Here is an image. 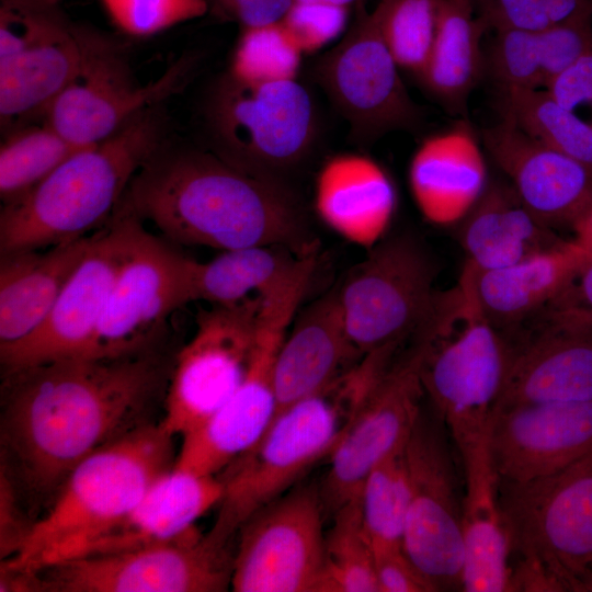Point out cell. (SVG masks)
I'll list each match as a JSON object with an SVG mask.
<instances>
[{
    "mask_svg": "<svg viewBox=\"0 0 592 592\" xmlns=\"http://www.w3.org/2000/svg\"><path fill=\"white\" fill-rule=\"evenodd\" d=\"M153 345L116 357L72 356L4 373V465L29 506H48L88 456L136 426L170 377Z\"/></svg>",
    "mask_w": 592,
    "mask_h": 592,
    "instance_id": "6da1fadb",
    "label": "cell"
},
{
    "mask_svg": "<svg viewBox=\"0 0 592 592\" xmlns=\"http://www.w3.org/2000/svg\"><path fill=\"white\" fill-rule=\"evenodd\" d=\"M118 205L181 244L224 251L283 246L297 255L317 247L284 182L168 139L139 168Z\"/></svg>",
    "mask_w": 592,
    "mask_h": 592,
    "instance_id": "7a4b0ae2",
    "label": "cell"
},
{
    "mask_svg": "<svg viewBox=\"0 0 592 592\" xmlns=\"http://www.w3.org/2000/svg\"><path fill=\"white\" fill-rule=\"evenodd\" d=\"M167 139L161 103L80 149L23 197L2 205L0 254L45 249L104 227L133 177Z\"/></svg>",
    "mask_w": 592,
    "mask_h": 592,
    "instance_id": "3957f363",
    "label": "cell"
},
{
    "mask_svg": "<svg viewBox=\"0 0 592 592\" xmlns=\"http://www.w3.org/2000/svg\"><path fill=\"white\" fill-rule=\"evenodd\" d=\"M388 367L386 354H366L321 391L277 412L261 439L224 469L219 510L207 534L232 546L253 513L295 487L314 464L329 457Z\"/></svg>",
    "mask_w": 592,
    "mask_h": 592,
    "instance_id": "277c9868",
    "label": "cell"
},
{
    "mask_svg": "<svg viewBox=\"0 0 592 592\" xmlns=\"http://www.w3.org/2000/svg\"><path fill=\"white\" fill-rule=\"evenodd\" d=\"M172 437L160 423H144L83 459L1 571L33 576L82 556L173 467Z\"/></svg>",
    "mask_w": 592,
    "mask_h": 592,
    "instance_id": "5b68a950",
    "label": "cell"
},
{
    "mask_svg": "<svg viewBox=\"0 0 592 592\" xmlns=\"http://www.w3.org/2000/svg\"><path fill=\"white\" fill-rule=\"evenodd\" d=\"M422 383L459 456L488 442L512 342L480 309L469 274L439 294L426 319Z\"/></svg>",
    "mask_w": 592,
    "mask_h": 592,
    "instance_id": "8992f818",
    "label": "cell"
},
{
    "mask_svg": "<svg viewBox=\"0 0 592 592\" xmlns=\"http://www.w3.org/2000/svg\"><path fill=\"white\" fill-rule=\"evenodd\" d=\"M498 496L511 591L592 592V453L546 476L498 480Z\"/></svg>",
    "mask_w": 592,
    "mask_h": 592,
    "instance_id": "52a82bcc",
    "label": "cell"
},
{
    "mask_svg": "<svg viewBox=\"0 0 592 592\" xmlns=\"http://www.w3.org/2000/svg\"><path fill=\"white\" fill-rule=\"evenodd\" d=\"M204 119L214 152L280 182L306 159L317 133L314 101L297 80L249 82L226 72L207 95Z\"/></svg>",
    "mask_w": 592,
    "mask_h": 592,
    "instance_id": "ba28073f",
    "label": "cell"
},
{
    "mask_svg": "<svg viewBox=\"0 0 592 592\" xmlns=\"http://www.w3.org/2000/svg\"><path fill=\"white\" fill-rule=\"evenodd\" d=\"M308 285V276L295 271L260 295L255 344L246 376L225 405L182 435L174 468L217 475L269 429L276 414L275 358Z\"/></svg>",
    "mask_w": 592,
    "mask_h": 592,
    "instance_id": "9c48e42d",
    "label": "cell"
},
{
    "mask_svg": "<svg viewBox=\"0 0 592 592\" xmlns=\"http://www.w3.org/2000/svg\"><path fill=\"white\" fill-rule=\"evenodd\" d=\"M434 278L432 260L409 235L368 249L337 287L349 340L361 357L411 339L435 304Z\"/></svg>",
    "mask_w": 592,
    "mask_h": 592,
    "instance_id": "30bf717a",
    "label": "cell"
},
{
    "mask_svg": "<svg viewBox=\"0 0 592 592\" xmlns=\"http://www.w3.org/2000/svg\"><path fill=\"white\" fill-rule=\"evenodd\" d=\"M234 550L192 527L171 540L52 565L34 574L33 591H226L231 585Z\"/></svg>",
    "mask_w": 592,
    "mask_h": 592,
    "instance_id": "8fae6325",
    "label": "cell"
},
{
    "mask_svg": "<svg viewBox=\"0 0 592 592\" xmlns=\"http://www.w3.org/2000/svg\"><path fill=\"white\" fill-rule=\"evenodd\" d=\"M79 31L80 71L44 115L45 123L77 146H92L114 135L143 110L179 92L192 72L193 57L183 56L140 86L114 39L80 23Z\"/></svg>",
    "mask_w": 592,
    "mask_h": 592,
    "instance_id": "7c38bea8",
    "label": "cell"
},
{
    "mask_svg": "<svg viewBox=\"0 0 592 592\" xmlns=\"http://www.w3.org/2000/svg\"><path fill=\"white\" fill-rule=\"evenodd\" d=\"M447 436L436 412L422 408L405 445L410 503L402 548L436 591H462L464 492Z\"/></svg>",
    "mask_w": 592,
    "mask_h": 592,
    "instance_id": "4fadbf2b",
    "label": "cell"
},
{
    "mask_svg": "<svg viewBox=\"0 0 592 592\" xmlns=\"http://www.w3.org/2000/svg\"><path fill=\"white\" fill-rule=\"evenodd\" d=\"M399 69L376 13L360 4L339 43L316 61L312 77L348 122L350 138L362 145L392 130H412L421 122Z\"/></svg>",
    "mask_w": 592,
    "mask_h": 592,
    "instance_id": "5bb4252c",
    "label": "cell"
},
{
    "mask_svg": "<svg viewBox=\"0 0 592 592\" xmlns=\"http://www.w3.org/2000/svg\"><path fill=\"white\" fill-rule=\"evenodd\" d=\"M325 505L316 485L293 487L253 513L234 550L236 592H320L326 566Z\"/></svg>",
    "mask_w": 592,
    "mask_h": 592,
    "instance_id": "9a60e30c",
    "label": "cell"
},
{
    "mask_svg": "<svg viewBox=\"0 0 592 592\" xmlns=\"http://www.w3.org/2000/svg\"><path fill=\"white\" fill-rule=\"evenodd\" d=\"M260 305L258 294L198 312L169 377L160 424L170 435L200 426L238 389L253 354Z\"/></svg>",
    "mask_w": 592,
    "mask_h": 592,
    "instance_id": "2e32d148",
    "label": "cell"
},
{
    "mask_svg": "<svg viewBox=\"0 0 592 592\" xmlns=\"http://www.w3.org/2000/svg\"><path fill=\"white\" fill-rule=\"evenodd\" d=\"M428 345L429 331L423 323L412 335L409 350L395 358L357 409L329 456L320 489L326 512L334 513L356 498L371 470L405 447L423 408L422 366Z\"/></svg>",
    "mask_w": 592,
    "mask_h": 592,
    "instance_id": "e0dca14e",
    "label": "cell"
},
{
    "mask_svg": "<svg viewBox=\"0 0 592 592\" xmlns=\"http://www.w3.org/2000/svg\"><path fill=\"white\" fill-rule=\"evenodd\" d=\"M143 228L139 218L117 205L110 221L95 231L44 322L24 339L0 348L4 373L88 355L116 276Z\"/></svg>",
    "mask_w": 592,
    "mask_h": 592,
    "instance_id": "ac0fdd59",
    "label": "cell"
},
{
    "mask_svg": "<svg viewBox=\"0 0 592 592\" xmlns=\"http://www.w3.org/2000/svg\"><path fill=\"white\" fill-rule=\"evenodd\" d=\"M194 264L143 228L116 276L87 356H123L158 344L171 314L192 301Z\"/></svg>",
    "mask_w": 592,
    "mask_h": 592,
    "instance_id": "d6986e66",
    "label": "cell"
},
{
    "mask_svg": "<svg viewBox=\"0 0 592 592\" xmlns=\"http://www.w3.org/2000/svg\"><path fill=\"white\" fill-rule=\"evenodd\" d=\"M488 449L499 481L555 473L592 453V400L499 409Z\"/></svg>",
    "mask_w": 592,
    "mask_h": 592,
    "instance_id": "ffe728a7",
    "label": "cell"
},
{
    "mask_svg": "<svg viewBox=\"0 0 592 592\" xmlns=\"http://www.w3.org/2000/svg\"><path fill=\"white\" fill-rule=\"evenodd\" d=\"M488 153L521 202L554 228L570 226L592 201V172L509 118L482 129Z\"/></svg>",
    "mask_w": 592,
    "mask_h": 592,
    "instance_id": "44dd1931",
    "label": "cell"
},
{
    "mask_svg": "<svg viewBox=\"0 0 592 592\" xmlns=\"http://www.w3.org/2000/svg\"><path fill=\"white\" fill-rule=\"evenodd\" d=\"M83 56L79 23L61 8L31 16L21 49L0 60L1 127L44 116L55 99L78 76Z\"/></svg>",
    "mask_w": 592,
    "mask_h": 592,
    "instance_id": "7402d4cb",
    "label": "cell"
},
{
    "mask_svg": "<svg viewBox=\"0 0 592 592\" xmlns=\"http://www.w3.org/2000/svg\"><path fill=\"white\" fill-rule=\"evenodd\" d=\"M511 342V361L496 411L592 400V328L542 318L533 331Z\"/></svg>",
    "mask_w": 592,
    "mask_h": 592,
    "instance_id": "603a6c76",
    "label": "cell"
},
{
    "mask_svg": "<svg viewBox=\"0 0 592 592\" xmlns=\"http://www.w3.org/2000/svg\"><path fill=\"white\" fill-rule=\"evenodd\" d=\"M360 358L334 287L295 315L282 341L274 364L276 413L321 391Z\"/></svg>",
    "mask_w": 592,
    "mask_h": 592,
    "instance_id": "cb8c5ba5",
    "label": "cell"
},
{
    "mask_svg": "<svg viewBox=\"0 0 592 592\" xmlns=\"http://www.w3.org/2000/svg\"><path fill=\"white\" fill-rule=\"evenodd\" d=\"M397 204L392 181L374 159L339 153L321 167L315 184L320 219L351 243L371 249L385 238Z\"/></svg>",
    "mask_w": 592,
    "mask_h": 592,
    "instance_id": "d4e9b609",
    "label": "cell"
},
{
    "mask_svg": "<svg viewBox=\"0 0 592 592\" xmlns=\"http://www.w3.org/2000/svg\"><path fill=\"white\" fill-rule=\"evenodd\" d=\"M590 260L570 239L505 267L464 269L480 309L502 331L542 314Z\"/></svg>",
    "mask_w": 592,
    "mask_h": 592,
    "instance_id": "484cf974",
    "label": "cell"
},
{
    "mask_svg": "<svg viewBox=\"0 0 592 592\" xmlns=\"http://www.w3.org/2000/svg\"><path fill=\"white\" fill-rule=\"evenodd\" d=\"M486 163L469 127L424 139L409 167V185L422 216L436 226L460 223L486 190Z\"/></svg>",
    "mask_w": 592,
    "mask_h": 592,
    "instance_id": "4316f807",
    "label": "cell"
},
{
    "mask_svg": "<svg viewBox=\"0 0 592 592\" xmlns=\"http://www.w3.org/2000/svg\"><path fill=\"white\" fill-rule=\"evenodd\" d=\"M460 459L465 478L462 591L511 592L510 537L488 442Z\"/></svg>",
    "mask_w": 592,
    "mask_h": 592,
    "instance_id": "83f0119b",
    "label": "cell"
},
{
    "mask_svg": "<svg viewBox=\"0 0 592 592\" xmlns=\"http://www.w3.org/2000/svg\"><path fill=\"white\" fill-rule=\"evenodd\" d=\"M224 492L216 475L172 467L159 476L130 512L82 555L116 553L171 540L192 527ZM80 556V557H82Z\"/></svg>",
    "mask_w": 592,
    "mask_h": 592,
    "instance_id": "f1b7e54d",
    "label": "cell"
},
{
    "mask_svg": "<svg viewBox=\"0 0 592 592\" xmlns=\"http://www.w3.org/2000/svg\"><path fill=\"white\" fill-rule=\"evenodd\" d=\"M94 235L45 249L0 254V348L24 339L44 322Z\"/></svg>",
    "mask_w": 592,
    "mask_h": 592,
    "instance_id": "f546056e",
    "label": "cell"
},
{
    "mask_svg": "<svg viewBox=\"0 0 592 592\" xmlns=\"http://www.w3.org/2000/svg\"><path fill=\"white\" fill-rule=\"evenodd\" d=\"M460 223L465 265L476 272L509 266L565 241L521 202L509 183L487 185Z\"/></svg>",
    "mask_w": 592,
    "mask_h": 592,
    "instance_id": "4dcf8cb0",
    "label": "cell"
},
{
    "mask_svg": "<svg viewBox=\"0 0 592 592\" xmlns=\"http://www.w3.org/2000/svg\"><path fill=\"white\" fill-rule=\"evenodd\" d=\"M475 0H434L435 30L417 77L447 112L464 115L483 68L480 42L488 26L474 13Z\"/></svg>",
    "mask_w": 592,
    "mask_h": 592,
    "instance_id": "1f68e13d",
    "label": "cell"
},
{
    "mask_svg": "<svg viewBox=\"0 0 592 592\" xmlns=\"http://www.w3.org/2000/svg\"><path fill=\"white\" fill-rule=\"evenodd\" d=\"M592 50V11L540 31H497L488 68L499 88L543 89Z\"/></svg>",
    "mask_w": 592,
    "mask_h": 592,
    "instance_id": "d6a6232c",
    "label": "cell"
},
{
    "mask_svg": "<svg viewBox=\"0 0 592 592\" xmlns=\"http://www.w3.org/2000/svg\"><path fill=\"white\" fill-rule=\"evenodd\" d=\"M297 257L283 246H252L225 250L208 262L195 261L192 301L232 305L261 294Z\"/></svg>",
    "mask_w": 592,
    "mask_h": 592,
    "instance_id": "836d02e7",
    "label": "cell"
},
{
    "mask_svg": "<svg viewBox=\"0 0 592 592\" xmlns=\"http://www.w3.org/2000/svg\"><path fill=\"white\" fill-rule=\"evenodd\" d=\"M499 89L502 117L592 172V123L561 106L546 90Z\"/></svg>",
    "mask_w": 592,
    "mask_h": 592,
    "instance_id": "e575fe53",
    "label": "cell"
},
{
    "mask_svg": "<svg viewBox=\"0 0 592 592\" xmlns=\"http://www.w3.org/2000/svg\"><path fill=\"white\" fill-rule=\"evenodd\" d=\"M9 133L0 148L2 205L23 197L83 148L64 138L45 122Z\"/></svg>",
    "mask_w": 592,
    "mask_h": 592,
    "instance_id": "d590c367",
    "label": "cell"
},
{
    "mask_svg": "<svg viewBox=\"0 0 592 592\" xmlns=\"http://www.w3.org/2000/svg\"><path fill=\"white\" fill-rule=\"evenodd\" d=\"M357 497L362 526L373 550L402 547L410 503L405 447L371 470Z\"/></svg>",
    "mask_w": 592,
    "mask_h": 592,
    "instance_id": "8d00e7d4",
    "label": "cell"
},
{
    "mask_svg": "<svg viewBox=\"0 0 592 592\" xmlns=\"http://www.w3.org/2000/svg\"><path fill=\"white\" fill-rule=\"evenodd\" d=\"M326 538L320 592H379L373 548L364 533L358 497L333 513Z\"/></svg>",
    "mask_w": 592,
    "mask_h": 592,
    "instance_id": "74e56055",
    "label": "cell"
},
{
    "mask_svg": "<svg viewBox=\"0 0 592 592\" xmlns=\"http://www.w3.org/2000/svg\"><path fill=\"white\" fill-rule=\"evenodd\" d=\"M303 55L281 21L241 29L228 72L249 82L296 80Z\"/></svg>",
    "mask_w": 592,
    "mask_h": 592,
    "instance_id": "f35d334b",
    "label": "cell"
},
{
    "mask_svg": "<svg viewBox=\"0 0 592 592\" xmlns=\"http://www.w3.org/2000/svg\"><path fill=\"white\" fill-rule=\"evenodd\" d=\"M374 12L399 68L418 77L434 37V0H378Z\"/></svg>",
    "mask_w": 592,
    "mask_h": 592,
    "instance_id": "ab89813d",
    "label": "cell"
},
{
    "mask_svg": "<svg viewBox=\"0 0 592 592\" xmlns=\"http://www.w3.org/2000/svg\"><path fill=\"white\" fill-rule=\"evenodd\" d=\"M113 24L134 37H147L208 13L205 0H101Z\"/></svg>",
    "mask_w": 592,
    "mask_h": 592,
    "instance_id": "60d3db41",
    "label": "cell"
},
{
    "mask_svg": "<svg viewBox=\"0 0 592 592\" xmlns=\"http://www.w3.org/2000/svg\"><path fill=\"white\" fill-rule=\"evenodd\" d=\"M592 11V0H489L479 15L488 29L540 31Z\"/></svg>",
    "mask_w": 592,
    "mask_h": 592,
    "instance_id": "b9f144b4",
    "label": "cell"
},
{
    "mask_svg": "<svg viewBox=\"0 0 592 592\" xmlns=\"http://www.w3.org/2000/svg\"><path fill=\"white\" fill-rule=\"evenodd\" d=\"M348 9L295 1L281 22L303 54H311L341 35L346 25Z\"/></svg>",
    "mask_w": 592,
    "mask_h": 592,
    "instance_id": "7bdbcfd3",
    "label": "cell"
},
{
    "mask_svg": "<svg viewBox=\"0 0 592 592\" xmlns=\"http://www.w3.org/2000/svg\"><path fill=\"white\" fill-rule=\"evenodd\" d=\"M373 551L379 592L436 591L402 547L378 548Z\"/></svg>",
    "mask_w": 592,
    "mask_h": 592,
    "instance_id": "ee69618b",
    "label": "cell"
},
{
    "mask_svg": "<svg viewBox=\"0 0 592 592\" xmlns=\"http://www.w3.org/2000/svg\"><path fill=\"white\" fill-rule=\"evenodd\" d=\"M538 316L565 325L592 328V260Z\"/></svg>",
    "mask_w": 592,
    "mask_h": 592,
    "instance_id": "f6af8a7d",
    "label": "cell"
},
{
    "mask_svg": "<svg viewBox=\"0 0 592 592\" xmlns=\"http://www.w3.org/2000/svg\"><path fill=\"white\" fill-rule=\"evenodd\" d=\"M208 13L238 23L241 29L281 21L295 0H205Z\"/></svg>",
    "mask_w": 592,
    "mask_h": 592,
    "instance_id": "bcb514c9",
    "label": "cell"
},
{
    "mask_svg": "<svg viewBox=\"0 0 592 592\" xmlns=\"http://www.w3.org/2000/svg\"><path fill=\"white\" fill-rule=\"evenodd\" d=\"M20 493L8 471L1 467L0 483V537L1 560L13 557L24 543L31 526L22 519L19 506Z\"/></svg>",
    "mask_w": 592,
    "mask_h": 592,
    "instance_id": "7dc6e473",
    "label": "cell"
},
{
    "mask_svg": "<svg viewBox=\"0 0 592 592\" xmlns=\"http://www.w3.org/2000/svg\"><path fill=\"white\" fill-rule=\"evenodd\" d=\"M546 91L563 107L592 105V50L557 76Z\"/></svg>",
    "mask_w": 592,
    "mask_h": 592,
    "instance_id": "c3c4849f",
    "label": "cell"
},
{
    "mask_svg": "<svg viewBox=\"0 0 592 592\" xmlns=\"http://www.w3.org/2000/svg\"><path fill=\"white\" fill-rule=\"evenodd\" d=\"M572 240L581 247L592 260V201L571 225Z\"/></svg>",
    "mask_w": 592,
    "mask_h": 592,
    "instance_id": "681fc988",
    "label": "cell"
},
{
    "mask_svg": "<svg viewBox=\"0 0 592 592\" xmlns=\"http://www.w3.org/2000/svg\"><path fill=\"white\" fill-rule=\"evenodd\" d=\"M298 2H319L349 8L351 5L365 4L366 0H295Z\"/></svg>",
    "mask_w": 592,
    "mask_h": 592,
    "instance_id": "f907efd6",
    "label": "cell"
},
{
    "mask_svg": "<svg viewBox=\"0 0 592 592\" xmlns=\"http://www.w3.org/2000/svg\"><path fill=\"white\" fill-rule=\"evenodd\" d=\"M489 0H475V2L478 3L479 8H481L482 5H485Z\"/></svg>",
    "mask_w": 592,
    "mask_h": 592,
    "instance_id": "816d5d0a",
    "label": "cell"
},
{
    "mask_svg": "<svg viewBox=\"0 0 592 592\" xmlns=\"http://www.w3.org/2000/svg\"><path fill=\"white\" fill-rule=\"evenodd\" d=\"M42 1H57V2H61V0H42Z\"/></svg>",
    "mask_w": 592,
    "mask_h": 592,
    "instance_id": "f5cc1de1",
    "label": "cell"
}]
</instances>
